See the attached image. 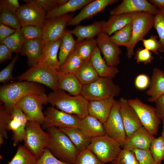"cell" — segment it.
<instances>
[{
    "instance_id": "cell-1",
    "label": "cell",
    "mask_w": 164,
    "mask_h": 164,
    "mask_svg": "<svg viewBox=\"0 0 164 164\" xmlns=\"http://www.w3.org/2000/svg\"><path fill=\"white\" fill-rule=\"evenodd\" d=\"M28 119L22 111L15 106L8 108L4 104L0 109V137L8 138V130L12 133L13 145H17L23 141L26 127Z\"/></svg>"
},
{
    "instance_id": "cell-2",
    "label": "cell",
    "mask_w": 164,
    "mask_h": 164,
    "mask_svg": "<svg viewBox=\"0 0 164 164\" xmlns=\"http://www.w3.org/2000/svg\"><path fill=\"white\" fill-rule=\"evenodd\" d=\"M48 103L61 111L82 119L88 114L89 101L81 95L71 96L58 89L47 95Z\"/></svg>"
},
{
    "instance_id": "cell-3",
    "label": "cell",
    "mask_w": 164,
    "mask_h": 164,
    "mask_svg": "<svg viewBox=\"0 0 164 164\" xmlns=\"http://www.w3.org/2000/svg\"><path fill=\"white\" fill-rule=\"evenodd\" d=\"M48 129L49 140L46 148L60 160L74 164L78 151L69 138L57 128L52 127Z\"/></svg>"
},
{
    "instance_id": "cell-4",
    "label": "cell",
    "mask_w": 164,
    "mask_h": 164,
    "mask_svg": "<svg viewBox=\"0 0 164 164\" xmlns=\"http://www.w3.org/2000/svg\"><path fill=\"white\" fill-rule=\"evenodd\" d=\"M34 94H45V90L38 83L19 81L1 86L0 99L5 107L10 108L26 96Z\"/></svg>"
},
{
    "instance_id": "cell-5",
    "label": "cell",
    "mask_w": 164,
    "mask_h": 164,
    "mask_svg": "<svg viewBox=\"0 0 164 164\" xmlns=\"http://www.w3.org/2000/svg\"><path fill=\"white\" fill-rule=\"evenodd\" d=\"M121 90L112 79L100 77L92 83L83 85L80 95L89 101L97 100L117 97Z\"/></svg>"
},
{
    "instance_id": "cell-6",
    "label": "cell",
    "mask_w": 164,
    "mask_h": 164,
    "mask_svg": "<svg viewBox=\"0 0 164 164\" xmlns=\"http://www.w3.org/2000/svg\"><path fill=\"white\" fill-rule=\"evenodd\" d=\"M58 70L51 66L38 63L29 68L17 78L19 81H25L43 84L53 91L58 89Z\"/></svg>"
},
{
    "instance_id": "cell-7",
    "label": "cell",
    "mask_w": 164,
    "mask_h": 164,
    "mask_svg": "<svg viewBox=\"0 0 164 164\" xmlns=\"http://www.w3.org/2000/svg\"><path fill=\"white\" fill-rule=\"evenodd\" d=\"M121 147L116 140L106 135L92 138L87 148L105 164L116 160L122 149Z\"/></svg>"
},
{
    "instance_id": "cell-8",
    "label": "cell",
    "mask_w": 164,
    "mask_h": 164,
    "mask_svg": "<svg viewBox=\"0 0 164 164\" xmlns=\"http://www.w3.org/2000/svg\"><path fill=\"white\" fill-rule=\"evenodd\" d=\"M40 124L36 121H28L23 139L24 146L37 159L42 155L49 140L48 133L43 130Z\"/></svg>"
},
{
    "instance_id": "cell-9",
    "label": "cell",
    "mask_w": 164,
    "mask_h": 164,
    "mask_svg": "<svg viewBox=\"0 0 164 164\" xmlns=\"http://www.w3.org/2000/svg\"><path fill=\"white\" fill-rule=\"evenodd\" d=\"M133 23L132 36L126 47V56L130 59L135 54L134 48L137 43L143 39L153 26L154 15L148 12L131 13Z\"/></svg>"
},
{
    "instance_id": "cell-10",
    "label": "cell",
    "mask_w": 164,
    "mask_h": 164,
    "mask_svg": "<svg viewBox=\"0 0 164 164\" xmlns=\"http://www.w3.org/2000/svg\"><path fill=\"white\" fill-rule=\"evenodd\" d=\"M47 103V95L46 94H34L24 97L15 106L22 111L29 121H35L43 124L45 119L43 107Z\"/></svg>"
},
{
    "instance_id": "cell-11",
    "label": "cell",
    "mask_w": 164,
    "mask_h": 164,
    "mask_svg": "<svg viewBox=\"0 0 164 164\" xmlns=\"http://www.w3.org/2000/svg\"><path fill=\"white\" fill-rule=\"evenodd\" d=\"M128 103L136 113L142 126L152 135H156L161 119L157 116L155 108L137 98L128 100Z\"/></svg>"
},
{
    "instance_id": "cell-12",
    "label": "cell",
    "mask_w": 164,
    "mask_h": 164,
    "mask_svg": "<svg viewBox=\"0 0 164 164\" xmlns=\"http://www.w3.org/2000/svg\"><path fill=\"white\" fill-rule=\"evenodd\" d=\"M120 102L115 101L110 115L103 126L106 134L123 146L126 137L125 130L120 114Z\"/></svg>"
},
{
    "instance_id": "cell-13",
    "label": "cell",
    "mask_w": 164,
    "mask_h": 164,
    "mask_svg": "<svg viewBox=\"0 0 164 164\" xmlns=\"http://www.w3.org/2000/svg\"><path fill=\"white\" fill-rule=\"evenodd\" d=\"M45 119L43 125L46 128L52 127L78 128L81 119L73 114L55 108L48 107L44 111Z\"/></svg>"
},
{
    "instance_id": "cell-14",
    "label": "cell",
    "mask_w": 164,
    "mask_h": 164,
    "mask_svg": "<svg viewBox=\"0 0 164 164\" xmlns=\"http://www.w3.org/2000/svg\"><path fill=\"white\" fill-rule=\"evenodd\" d=\"M26 3L21 5L16 14L21 27L35 25L43 28L46 13L32 0H25Z\"/></svg>"
},
{
    "instance_id": "cell-15",
    "label": "cell",
    "mask_w": 164,
    "mask_h": 164,
    "mask_svg": "<svg viewBox=\"0 0 164 164\" xmlns=\"http://www.w3.org/2000/svg\"><path fill=\"white\" fill-rule=\"evenodd\" d=\"M73 15L67 14L50 19H46L42 28V39L44 41H55L63 38L66 27Z\"/></svg>"
},
{
    "instance_id": "cell-16",
    "label": "cell",
    "mask_w": 164,
    "mask_h": 164,
    "mask_svg": "<svg viewBox=\"0 0 164 164\" xmlns=\"http://www.w3.org/2000/svg\"><path fill=\"white\" fill-rule=\"evenodd\" d=\"M96 40L97 47L107 64L110 66L116 67L120 63L119 56L122 53L119 46L111 41L109 36L103 32L97 36Z\"/></svg>"
},
{
    "instance_id": "cell-17",
    "label": "cell",
    "mask_w": 164,
    "mask_h": 164,
    "mask_svg": "<svg viewBox=\"0 0 164 164\" xmlns=\"http://www.w3.org/2000/svg\"><path fill=\"white\" fill-rule=\"evenodd\" d=\"M158 9L146 0H123L110 11L111 15L135 12H148L155 15Z\"/></svg>"
},
{
    "instance_id": "cell-18",
    "label": "cell",
    "mask_w": 164,
    "mask_h": 164,
    "mask_svg": "<svg viewBox=\"0 0 164 164\" xmlns=\"http://www.w3.org/2000/svg\"><path fill=\"white\" fill-rule=\"evenodd\" d=\"M118 2V0H93L82 8L77 15L71 19L67 26L77 25L83 20L92 18L108 6Z\"/></svg>"
},
{
    "instance_id": "cell-19",
    "label": "cell",
    "mask_w": 164,
    "mask_h": 164,
    "mask_svg": "<svg viewBox=\"0 0 164 164\" xmlns=\"http://www.w3.org/2000/svg\"><path fill=\"white\" fill-rule=\"evenodd\" d=\"M119 101L120 104V111L126 135L129 136L142 125L136 113L128 104V100L122 97Z\"/></svg>"
},
{
    "instance_id": "cell-20",
    "label": "cell",
    "mask_w": 164,
    "mask_h": 164,
    "mask_svg": "<svg viewBox=\"0 0 164 164\" xmlns=\"http://www.w3.org/2000/svg\"><path fill=\"white\" fill-rule=\"evenodd\" d=\"M154 138L153 135L142 126L132 135L126 137L123 147L132 151L135 149L149 150Z\"/></svg>"
},
{
    "instance_id": "cell-21",
    "label": "cell",
    "mask_w": 164,
    "mask_h": 164,
    "mask_svg": "<svg viewBox=\"0 0 164 164\" xmlns=\"http://www.w3.org/2000/svg\"><path fill=\"white\" fill-rule=\"evenodd\" d=\"M114 97L89 101L88 114L95 118L103 124L108 117L115 101Z\"/></svg>"
},
{
    "instance_id": "cell-22",
    "label": "cell",
    "mask_w": 164,
    "mask_h": 164,
    "mask_svg": "<svg viewBox=\"0 0 164 164\" xmlns=\"http://www.w3.org/2000/svg\"><path fill=\"white\" fill-rule=\"evenodd\" d=\"M43 43L42 38L25 40L20 53L26 56L28 64L30 67L39 63L43 53Z\"/></svg>"
},
{
    "instance_id": "cell-23",
    "label": "cell",
    "mask_w": 164,
    "mask_h": 164,
    "mask_svg": "<svg viewBox=\"0 0 164 164\" xmlns=\"http://www.w3.org/2000/svg\"><path fill=\"white\" fill-rule=\"evenodd\" d=\"M149 88L146 92L150 97L148 100L154 102L164 94V71L157 68L152 71Z\"/></svg>"
},
{
    "instance_id": "cell-24",
    "label": "cell",
    "mask_w": 164,
    "mask_h": 164,
    "mask_svg": "<svg viewBox=\"0 0 164 164\" xmlns=\"http://www.w3.org/2000/svg\"><path fill=\"white\" fill-rule=\"evenodd\" d=\"M78 128L83 134L91 138L107 135L103 124L89 114L80 119Z\"/></svg>"
},
{
    "instance_id": "cell-25",
    "label": "cell",
    "mask_w": 164,
    "mask_h": 164,
    "mask_svg": "<svg viewBox=\"0 0 164 164\" xmlns=\"http://www.w3.org/2000/svg\"><path fill=\"white\" fill-rule=\"evenodd\" d=\"M90 60L94 68L100 77L113 79L119 72L117 67L110 66L107 64L97 46L93 53Z\"/></svg>"
},
{
    "instance_id": "cell-26",
    "label": "cell",
    "mask_w": 164,
    "mask_h": 164,
    "mask_svg": "<svg viewBox=\"0 0 164 164\" xmlns=\"http://www.w3.org/2000/svg\"><path fill=\"white\" fill-rule=\"evenodd\" d=\"M62 39L55 41H44L41 59L39 63L52 67L57 70L60 67L57 54Z\"/></svg>"
},
{
    "instance_id": "cell-27",
    "label": "cell",
    "mask_w": 164,
    "mask_h": 164,
    "mask_svg": "<svg viewBox=\"0 0 164 164\" xmlns=\"http://www.w3.org/2000/svg\"><path fill=\"white\" fill-rule=\"evenodd\" d=\"M83 86L74 74L64 73L58 71V89L67 91L70 95L77 96L80 94Z\"/></svg>"
},
{
    "instance_id": "cell-28",
    "label": "cell",
    "mask_w": 164,
    "mask_h": 164,
    "mask_svg": "<svg viewBox=\"0 0 164 164\" xmlns=\"http://www.w3.org/2000/svg\"><path fill=\"white\" fill-rule=\"evenodd\" d=\"M105 22V20H101L94 22L88 25H78L70 31L77 38V41L94 38L102 32V28Z\"/></svg>"
},
{
    "instance_id": "cell-29",
    "label": "cell",
    "mask_w": 164,
    "mask_h": 164,
    "mask_svg": "<svg viewBox=\"0 0 164 164\" xmlns=\"http://www.w3.org/2000/svg\"><path fill=\"white\" fill-rule=\"evenodd\" d=\"M93 0H70L46 13V19H52L81 9Z\"/></svg>"
},
{
    "instance_id": "cell-30",
    "label": "cell",
    "mask_w": 164,
    "mask_h": 164,
    "mask_svg": "<svg viewBox=\"0 0 164 164\" xmlns=\"http://www.w3.org/2000/svg\"><path fill=\"white\" fill-rule=\"evenodd\" d=\"M132 21L131 13L112 15L104 23L102 32L110 36Z\"/></svg>"
},
{
    "instance_id": "cell-31",
    "label": "cell",
    "mask_w": 164,
    "mask_h": 164,
    "mask_svg": "<svg viewBox=\"0 0 164 164\" xmlns=\"http://www.w3.org/2000/svg\"><path fill=\"white\" fill-rule=\"evenodd\" d=\"M70 139L79 151L87 148L91 142V138L83 134L78 128H58Z\"/></svg>"
},
{
    "instance_id": "cell-32",
    "label": "cell",
    "mask_w": 164,
    "mask_h": 164,
    "mask_svg": "<svg viewBox=\"0 0 164 164\" xmlns=\"http://www.w3.org/2000/svg\"><path fill=\"white\" fill-rule=\"evenodd\" d=\"M74 75L83 85L92 83L100 77L90 60L84 61Z\"/></svg>"
},
{
    "instance_id": "cell-33",
    "label": "cell",
    "mask_w": 164,
    "mask_h": 164,
    "mask_svg": "<svg viewBox=\"0 0 164 164\" xmlns=\"http://www.w3.org/2000/svg\"><path fill=\"white\" fill-rule=\"evenodd\" d=\"M70 30H67L62 39L58 57L60 66L65 62L75 49L76 40Z\"/></svg>"
},
{
    "instance_id": "cell-34",
    "label": "cell",
    "mask_w": 164,
    "mask_h": 164,
    "mask_svg": "<svg viewBox=\"0 0 164 164\" xmlns=\"http://www.w3.org/2000/svg\"><path fill=\"white\" fill-rule=\"evenodd\" d=\"M84 61L74 49L65 62L57 70L64 73L74 74Z\"/></svg>"
},
{
    "instance_id": "cell-35",
    "label": "cell",
    "mask_w": 164,
    "mask_h": 164,
    "mask_svg": "<svg viewBox=\"0 0 164 164\" xmlns=\"http://www.w3.org/2000/svg\"><path fill=\"white\" fill-rule=\"evenodd\" d=\"M97 46L96 39L76 40L75 50L84 61L90 60L91 56Z\"/></svg>"
},
{
    "instance_id": "cell-36",
    "label": "cell",
    "mask_w": 164,
    "mask_h": 164,
    "mask_svg": "<svg viewBox=\"0 0 164 164\" xmlns=\"http://www.w3.org/2000/svg\"><path fill=\"white\" fill-rule=\"evenodd\" d=\"M133 23L132 21L110 36L111 41L117 46L127 47L132 38Z\"/></svg>"
},
{
    "instance_id": "cell-37",
    "label": "cell",
    "mask_w": 164,
    "mask_h": 164,
    "mask_svg": "<svg viewBox=\"0 0 164 164\" xmlns=\"http://www.w3.org/2000/svg\"><path fill=\"white\" fill-rule=\"evenodd\" d=\"M37 159L24 146L19 145L15 154L7 164H36Z\"/></svg>"
},
{
    "instance_id": "cell-38",
    "label": "cell",
    "mask_w": 164,
    "mask_h": 164,
    "mask_svg": "<svg viewBox=\"0 0 164 164\" xmlns=\"http://www.w3.org/2000/svg\"><path fill=\"white\" fill-rule=\"evenodd\" d=\"M21 29L16 30L15 32L6 38L0 43L5 45L12 53H20L25 42Z\"/></svg>"
},
{
    "instance_id": "cell-39",
    "label": "cell",
    "mask_w": 164,
    "mask_h": 164,
    "mask_svg": "<svg viewBox=\"0 0 164 164\" xmlns=\"http://www.w3.org/2000/svg\"><path fill=\"white\" fill-rule=\"evenodd\" d=\"M149 150L156 164H162L164 160V138L162 136L154 138Z\"/></svg>"
},
{
    "instance_id": "cell-40",
    "label": "cell",
    "mask_w": 164,
    "mask_h": 164,
    "mask_svg": "<svg viewBox=\"0 0 164 164\" xmlns=\"http://www.w3.org/2000/svg\"><path fill=\"white\" fill-rule=\"evenodd\" d=\"M0 22L16 30L21 28L16 14L4 8H0Z\"/></svg>"
},
{
    "instance_id": "cell-41",
    "label": "cell",
    "mask_w": 164,
    "mask_h": 164,
    "mask_svg": "<svg viewBox=\"0 0 164 164\" xmlns=\"http://www.w3.org/2000/svg\"><path fill=\"white\" fill-rule=\"evenodd\" d=\"M153 26L156 30L159 38V51L164 52V8L158 9V12L154 15Z\"/></svg>"
},
{
    "instance_id": "cell-42",
    "label": "cell",
    "mask_w": 164,
    "mask_h": 164,
    "mask_svg": "<svg viewBox=\"0 0 164 164\" xmlns=\"http://www.w3.org/2000/svg\"><path fill=\"white\" fill-rule=\"evenodd\" d=\"M74 164H105L87 148L78 151Z\"/></svg>"
},
{
    "instance_id": "cell-43",
    "label": "cell",
    "mask_w": 164,
    "mask_h": 164,
    "mask_svg": "<svg viewBox=\"0 0 164 164\" xmlns=\"http://www.w3.org/2000/svg\"><path fill=\"white\" fill-rule=\"evenodd\" d=\"M21 31L25 40L42 38V28L35 25H28L22 27Z\"/></svg>"
},
{
    "instance_id": "cell-44",
    "label": "cell",
    "mask_w": 164,
    "mask_h": 164,
    "mask_svg": "<svg viewBox=\"0 0 164 164\" xmlns=\"http://www.w3.org/2000/svg\"><path fill=\"white\" fill-rule=\"evenodd\" d=\"M114 162L115 164H139L133 151L125 149H121Z\"/></svg>"
},
{
    "instance_id": "cell-45",
    "label": "cell",
    "mask_w": 164,
    "mask_h": 164,
    "mask_svg": "<svg viewBox=\"0 0 164 164\" xmlns=\"http://www.w3.org/2000/svg\"><path fill=\"white\" fill-rule=\"evenodd\" d=\"M18 58V55H15L11 62L0 72L1 83H5L14 79L12 76V70Z\"/></svg>"
},
{
    "instance_id": "cell-46",
    "label": "cell",
    "mask_w": 164,
    "mask_h": 164,
    "mask_svg": "<svg viewBox=\"0 0 164 164\" xmlns=\"http://www.w3.org/2000/svg\"><path fill=\"white\" fill-rule=\"evenodd\" d=\"M36 164H70L58 159L46 148L41 156L37 159Z\"/></svg>"
},
{
    "instance_id": "cell-47",
    "label": "cell",
    "mask_w": 164,
    "mask_h": 164,
    "mask_svg": "<svg viewBox=\"0 0 164 164\" xmlns=\"http://www.w3.org/2000/svg\"><path fill=\"white\" fill-rule=\"evenodd\" d=\"M154 58L152 52L145 48H138L135 54L137 63H142L145 65L151 63Z\"/></svg>"
},
{
    "instance_id": "cell-48",
    "label": "cell",
    "mask_w": 164,
    "mask_h": 164,
    "mask_svg": "<svg viewBox=\"0 0 164 164\" xmlns=\"http://www.w3.org/2000/svg\"><path fill=\"white\" fill-rule=\"evenodd\" d=\"M133 151L139 164H156L149 150L135 149Z\"/></svg>"
},
{
    "instance_id": "cell-49",
    "label": "cell",
    "mask_w": 164,
    "mask_h": 164,
    "mask_svg": "<svg viewBox=\"0 0 164 164\" xmlns=\"http://www.w3.org/2000/svg\"><path fill=\"white\" fill-rule=\"evenodd\" d=\"M158 36L151 35L148 39H143L142 40L145 48L155 54H159L160 47L159 40L157 39Z\"/></svg>"
},
{
    "instance_id": "cell-50",
    "label": "cell",
    "mask_w": 164,
    "mask_h": 164,
    "mask_svg": "<svg viewBox=\"0 0 164 164\" xmlns=\"http://www.w3.org/2000/svg\"><path fill=\"white\" fill-rule=\"evenodd\" d=\"M34 2L46 13L58 6L57 0H33Z\"/></svg>"
},
{
    "instance_id": "cell-51",
    "label": "cell",
    "mask_w": 164,
    "mask_h": 164,
    "mask_svg": "<svg viewBox=\"0 0 164 164\" xmlns=\"http://www.w3.org/2000/svg\"><path fill=\"white\" fill-rule=\"evenodd\" d=\"M18 0H1L0 8H6L16 14L17 11L20 7Z\"/></svg>"
},
{
    "instance_id": "cell-52",
    "label": "cell",
    "mask_w": 164,
    "mask_h": 164,
    "mask_svg": "<svg viewBox=\"0 0 164 164\" xmlns=\"http://www.w3.org/2000/svg\"><path fill=\"white\" fill-rule=\"evenodd\" d=\"M150 82L149 77L145 74H142L136 77L135 84L137 88L143 90L146 89L149 86Z\"/></svg>"
},
{
    "instance_id": "cell-53",
    "label": "cell",
    "mask_w": 164,
    "mask_h": 164,
    "mask_svg": "<svg viewBox=\"0 0 164 164\" xmlns=\"http://www.w3.org/2000/svg\"><path fill=\"white\" fill-rule=\"evenodd\" d=\"M12 52L5 45L0 44V63L12 59Z\"/></svg>"
},
{
    "instance_id": "cell-54",
    "label": "cell",
    "mask_w": 164,
    "mask_h": 164,
    "mask_svg": "<svg viewBox=\"0 0 164 164\" xmlns=\"http://www.w3.org/2000/svg\"><path fill=\"white\" fill-rule=\"evenodd\" d=\"M16 30L0 22V42L13 33Z\"/></svg>"
},
{
    "instance_id": "cell-55",
    "label": "cell",
    "mask_w": 164,
    "mask_h": 164,
    "mask_svg": "<svg viewBox=\"0 0 164 164\" xmlns=\"http://www.w3.org/2000/svg\"><path fill=\"white\" fill-rule=\"evenodd\" d=\"M155 103L157 115L162 119L164 117V94L157 99Z\"/></svg>"
},
{
    "instance_id": "cell-56",
    "label": "cell",
    "mask_w": 164,
    "mask_h": 164,
    "mask_svg": "<svg viewBox=\"0 0 164 164\" xmlns=\"http://www.w3.org/2000/svg\"><path fill=\"white\" fill-rule=\"evenodd\" d=\"M149 1L158 9L164 8V0H149Z\"/></svg>"
},
{
    "instance_id": "cell-57",
    "label": "cell",
    "mask_w": 164,
    "mask_h": 164,
    "mask_svg": "<svg viewBox=\"0 0 164 164\" xmlns=\"http://www.w3.org/2000/svg\"><path fill=\"white\" fill-rule=\"evenodd\" d=\"M162 121L163 123V126H162V135L161 136L163 138H164V117L162 118Z\"/></svg>"
},
{
    "instance_id": "cell-58",
    "label": "cell",
    "mask_w": 164,
    "mask_h": 164,
    "mask_svg": "<svg viewBox=\"0 0 164 164\" xmlns=\"http://www.w3.org/2000/svg\"><path fill=\"white\" fill-rule=\"evenodd\" d=\"M110 164H115L114 162H111V163Z\"/></svg>"
}]
</instances>
